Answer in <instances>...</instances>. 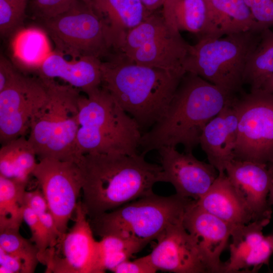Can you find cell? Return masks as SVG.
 <instances>
[{
    "label": "cell",
    "instance_id": "obj_1",
    "mask_svg": "<svg viewBox=\"0 0 273 273\" xmlns=\"http://www.w3.org/2000/svg\"><path fill=\"white\" fill-rule=\"evenodd\" d=\"M79 169L82 206L90 219L153 193L164 182L160 165L139 153H88L75 162Z\"/></svg>",
    "mask_w": 273,
    "mask_h": 273
},
{
    "label": "cell",
    "instance_id": "obj_2",
    "mask_svg": "<svg viewBox=\"0 0 273 273\" xmlns=\"http://www.w3.org/2000/svg\"><path fill=\"white\" fill-rule=\"evenodd\" d=\"M236 95L186 72L164 116L142 134L140 153L178 145L192 152L207 124Z\"/></svg>",
    "mask_w": 273,
    "mask_h": 273
},
{
    "label": "cell",
    "instance_id": "obj_3",
    "mask_svg": "<svg viewBox=\"0 0 273 273\" xmlns=\"http://www.w3.org/2000/svg\"><path fill=\"white\" fill-rule=\"evenodd\" d=\"M185 72L140 64L117 53L102 61L101 86L143 133L164 116Z\"/></svg>",
    "mask_w": 273,
    "mask_h": 273
},
{
    "label": "cell",
    "instance_id": "obj_4",
    "mask_svg": "<svg viewBox=\"0 0 273 273\" xmlns=\"http://www.w3.org/2000/svg\"><path fill=\"white\" fill-rule=\"evenodd\" d=\"M80 95L77 146L88 153H139L143 134L139 126L102 86Z\"/></svg>",
    "mask_w": 273,
    "mask_h": 273
},
{
    "label": "cell",
    "instance_id": "obj_5",
    "mask_svg": "<svg viewBox=\"0 0 273 273\" xmlns=\"http://www.w3.org/2000/svg\"><path fill=\"white\" fill-rule=\"evenodd\" d=\"M41 78L47 86L48 97L32 118L28 140L39 160L51 158L76 162L81 156L77 146L81 90L58 84L54 79Z\"/></svg>",
    "mask_w": 273,
    "mask_h": 273
},
{
    "label": "cell",
    "instance_id": "obj_6",
    "mask_svg": "<svg viewBox=\"0 0 273 273\" xmlns=\"http://www.w3.org/2000/svg\"><path fill=\"white\" fill-rule=\"evenodd\" d=\"M194 200L177 194L152 193L90 219L93 232L101 237L115 235L146 244L156 240L170 224L183 219Z\"/></svg>",
    "mask_w": 273,
    "mask_h": 273
},
{
    "label": "cell",
    "instance_id": "obj_7",
    "mask_svg": "<svg viewBox=\"0 0 273 273\" xmlns=\"http://www.w3.org/2000/svg\"><path fill=\"white\" fill-rule=\"evenodd\" d=\"M261 31L251 30L199 39L190 46L184 64L185 71L231 94L242 93L245 68Z\"/></svg>",
    "mask_w": 273,
    "mask_h": 273
},
{
    "label": "cell",
    "instance_id": "obj_8",
    "mask_svg": "<svg viewBox=\"0 0 273 273\" xmlns=\"http://www.w3.org/2000/svg\"><path fill=\"white\" fill-rule=\"evenodd\" d=\"M43 21L57 52L62 55L101 59L115 53L109 27L90 0H76L67 11Z\"/></svg>",
    "mask_w": 273,
    "mask_h": 273
},
{
    "label": "cell",
    "instance_id": "obj_9",
    "mask_svg": "<svg viewBox=\"0 0 273 273\" xmlns=\"http://www.w3.org/2000/svg\"><path fill=\"white\" fill-rule=\"evenodd\" d=\"M190 46L162 14L154 12L127 33L118 53L140 64L185 71Z\"/></svg>",
    "mask_w": 273,
    "mask_h": 273
},
{
    "label": "cell",
    "instance_id": "obj_10",
    "mask_svg": "<svg viewBox=\"0 0 273 273\" xmlns=\"http://www.w3.org/2000/svg\"><path fill=\"white\" fill-rule=\"evenodd\" d=\"M238 136L234 159L268 164L273 161V94L261 89L237 96Z\"/></svg>",
    "mask_w": 273,
    "mask_h": 273
},
{
    "label": "cell",
    "instance_id": "obj_11",
    "mask_svg": "<svg viewBox=\"0 0 273 273\" xmlns=\"http://www.w3.org/2000/svg\"><path fill=\"white\" fill-rule=\"evenodd\" d=\"M32 175L37 180L62 236L69 230L68 223L82 190L78 166L73 161L45 158L39 160Z\"/></svg>",
    "mask_w": 273,
    "mask_h": 273
},
{
    "label": "cell",
    "instance_id": "obj_12",
    "mask_svg": "<svg viewBox=\"0 0 273 273\" xmlns=\"http://www.w3.org/2000/svg\"><path fill=\"white\" fill-rule=\"evenodd\" d=\"M48 88L42 78L18 73L0 91V141L4 145L25 136L32 118L46 102Z\"/></svg>",
    "mask_w": 273,
    "mask_h": 273
},
{
    "label": "cell",
    "instance_id": "obj_13",
    "mask_svg": "<svg viewBox=\"0 0 273 273\" xmlns=\"http://www.w3.org/2000/svg\"><path fill=\"white\" fill-rule=\"evenodd\" d=\"M75 213L72 227L48 250L42 260L47 272L95 273L97 241L80 201Z\"/></svg>",
    "mask_w": 273,
    "mask_h": 273
},
{
    "label": "cell",
    "instance_id": "obj_14",
    "mask_svg": "<svg viewBox=\"0 0 273 273\" xmlns=\"http://www.w3.org/2000/svg\"><path fill=\"white\" fill-rule=\"evenodd\" d=\"M156 240V244L148 256L158 271L210 273L196 242L185 228L183 220L169 225Z\"/></svg>",
    "mask_w": 273,
    "mask_h": 273
},
{
    "label": "cell",
    "instance_id": "obj_15",
    "mask_svg": "<svg viewBox=\"0 0 273 273\" xmlns=\"http://www.w3.org/2000/svg\"><path fill=\"white\" fill-rule=\"evenodd\" d=\"M164 183H170L178 195L197 200L208 190L218 172L210 163L196 158L192 152L180 153L176 147L158 150Z\"/></svg>",
    "mask_w": 273,
    "mask_h": 273
},
{
    "label": "cell",
    "instance_id": "obj_16",
    "mask_svg": "<svg viewBox=\"0 0 273 273\" xmlns=\"http://www.w3.org/2000/svg\"><path fill=\"white\" fill-rule=\"evenodd\" d=\"M183 223L196 242L210 273H223L220 256L234 228L198 206L194 200L184 214Z\"/></svg>",
    "mask_w": 273,
    "mask_h": 273
},
{
    "label": "cell",
    "instance_id": "obj_17",
    "mask_svg": "<svg viewBox=\"0 0 273 273\" xmlns=\"http://www.w3.org/2000/svg\"><path fill=\"white\" fill-rule=\"evenodd\" d=\"M269 220H255L236 226L232 232L230 258L223 262V273L255 272L267 264L273 253V236L265 237L263 228Z\"/></svg>",
    "mask_w": 273,
    "mask_h": 273
},
{
    "label": "cell",
    "instance_id": "obj_18",
    "mask_svg": "<svg viewBox=\"0 0 273 273\" xmlns=\"http://www.w3.org/2000/svg\"><path fill=\"white\" fill-rule=\"evenodd\" d=\"M225 172L250 210L253 221L269 220L272 210L268 203L271 174L267 164L233 159Z\"/></svg>",
    "mask_w": 273,
    "mask_h": 273
},
{
    "label": "cell",
    "instance_id": "obj_19",
    "mask_svg": "<svg viewBox=\"0 0 273 273\" xmlns=\"http://www.w3.org/2000/svg\"><path fill=\"white\" fill-rule=\"evenodd\" d=\"M237 96L207 124L200 137L199 145L218 174L225 173L226 164L234 159L239 124Z\"/></svg>",
    "mask_w": 273,
    "mask_h": 273
},
{
    "label": "cell",
    "instance_id": "obj_20",
    "mask_svg": "<svg viewBox=\"0 0 273 273\" xmlns=\"http://www.w3.org/2000/svg\"><path fill=\"white\" fill-rule=\"evenodd\" d=\"M102 61L93 56H84L68 61L57 52L51 53L39 69V76L60 78L85 94L102 85Z\"/></svg>",
    "mask_w": 273,
    "mask_h": 273
},
{
    "label": "cell",
    "instance_id": "obj_21",
    "mask_svg": "<svg viewBox=\"0 0 273 273\" xmlns=\"http://www.w3.org/2000/svg\"><path fill=\"white\" fill-rule=\"evenodd\" d=\"M196 204L234 228L253 220L252 214L225 172L218 174Z\"/></svg>",
    "mask_w": 273,
    "mask_h": 273
},
{
    "label": "cell",
    "instance_id": "obj_22",
    "mask_svg": "<svg viewBox=\"0 0 273 273\" xmlns=\"http://www.w3.org/2000/svg\"><path fill=\"white\" fill-rule=\"evenodd\" d=\"M97 13L107 23L114 51L118 52L131 30L151 13L141 0H90Z\"/></svg>",
    "mask_w": 273,
    "mask_h": 273
},
{
    "label": "cell",
    "instance_id": "obj_23",
    "mask_svg": "<svg viewBox=\"0 0 273 273\" xmlns=\"http://www.w3.org/2000/svg\"><path fill=\"white\" fill-rule=\"evenodd\" d=\"M206 3L211 27L210 38L264 29L254 20L244 0H209Z\"/></svg>",
    "mask_w": 273,
    "mask_h": 273
},
{
    "label": "cell",
    "instance_id": "obj_24",
    "mask_svg": "<svg viewBox=\"0 0 273 273\" xmlns=\"http://www.w3.org/2000/svg\"><path fill=\"white\" fill-rule=\"evenodd\" d=\"M162 8L164 19L176 30L193 33L198 40L211 37L208 9L205 0H165Z\"/></svg>",
    "mask_w": 273,
    "mask_h": 273
},
{
    "label": "cell",
    "instance_id": "obj_25",
    "mask_svg": "<svg viewBox=\"0 0 273 273\" xmlns=\"http://www.w3.org/2000/svg\"><path fill=\"white\" fill-rule=\"evenodd\" d=\"M36 156L25 136L2 145L0 150V175L27 185L29 175L38 163Z\"/></svg>",
    "mask_w": 273,
    "mask_h": 273
},
{
    "label": "cell",
    "instance_id": "obj_26",
    "mask_svg": "<svg viewBox=\"0 0 273 273\" xmlns=\"http://www.w3.org/2000/svg\"><path fill=\"white\" fill-rule=\"evenodd\" d=\"M14 58L23 67L38 70L52 53L46 33L35 27L17 31L12 42Z\"/></svg>",
    "mask_w": 273,
    "mask_h": 273
},
{
    "label": "cell",
    "instance_id": "obj_27",
    "mask_svg": "<svg viewBox=\"0 0 273 273\" xmlns=\"http://www.w3.org/2000/svg\"><path fill=\"white\" fill-rule=\"evenodd\" d=\"M273 74V31L270 28L263 29L259 41L246 65L243 84L250 91L259 89Z\"/></svg>",
    "mask_w": 273,
    "mask_h": 273
},
{
    "label": "cell",
    "instance_id": "obj_28",
    "mask_svg": "<svg viewBox=\"0 0 273 273\" xmlns=\"http://www.w3.org/2000/svg\"><path fill=\"white\" fill-rule=\"evenodd\" d=\"M97 241V259L95 273L112 270L122 262L129 260L147 244L115 235H107Z\"/></svg>",
    "mask_w": 273,
    "mask_h": 273
},
{
    "label": "cell",
    "instance_id": "obj_29",
    "mask_svg": "<svg viewBox=\"0 0 273 273\" xmlns=\"http://www.w3.org/2000/svg\"><path fill=\"white\" fill-rule=\"evenodd\" d=\"M27 185L0 175V230L20 228Z\"/></svg>",
    "mask_w": 273,
    "mask_h": 273
},
{
    "label": "cell",
    "instance_id": "obj_30",
    "mask_svg": "<svg viewBox=\"0 0 273 273\" xmlns=\"http://www.w3.org/2000/svg\"><path fill=\"white\" fill-rule=\"evenodd\" d=\"M0 248L21 261L22 272H34L39 262L38 249L31 240L21 235L19 228L0 230Z\"/></svg>",
    "mask_w": 273,
    "mask_h": 273
},
{
    "label": "cell",
    "instance_id": "obj_31",
    "mask_svg": "<svg viewBox=\"0 0 273 273\" xmlns=\"http://www.w3.org/2000/svg\"><path fill=\"white\" fill-rule=\"evenodd\" d=\"M28 0H0V33L7 36L23 23Z\"/></svg>",
    "mask_w": 273,
    "mask_h": 273
},
{
    "label": "cell",
    "instance_id": "obj_32",
    "mask_svg": "<svg viewBox=\"0 0 273 273\" xmlns=\"http://www.w3.org/2000/svg\"><path fill=\"white\" fill-rule=\"evenodd\" d=\"M23 220L29 226L31 233V241L39 251V260L41 262L51 242L50 237L41 223L38 215L29 207L25 206L23 210Z\"/></svg>",
    "mask_w": 273,
    "mask_h": 273
},
{
    "label": "cell",
    "instance_id": "obj_33",
    "mask_svg": "<svg viewBox=\"0 0 273 273\" xmlns=\"http://www.w3.org/2000/svg\"><path fill=\"white\" fill-rule=\"evenodd\" d=\"M76 0H31L30 8L33 14L43 21L67 11Z\"/></svg>",
    "mask_w": 273,
    "mask_h": 273
},
{
    "label": "cell",
    "instance_id": "obj_34",
    "mask_svg": "<svg viewBox=\"0 0 273 273\" xmlns=\"http://www.w3.org/2000/svg\"><path fill=\"white\" fill-rule=\"evenodd\" d=\"M254 20L263 28L273 26V0H244Z\"/></svg>",
    "mask_w": 273,
    "mask_h": 273
},
{
    "label": "cell",
    "instance_id": "obj_35",
    "mask_svg": "<svg viewBox=\"0 0 273 273\" xmlns=\"http://www.w3.org/2000/svg\"><path fill=\"white\" fill-rule=\"evenodd\" d=\"M157 271L148 255L132 261L126 260L111 270L115 273H155Z\"/></svg>",
    "mask_w": 273,
    "mask_h": 273
},
{
    "label": "cell",
    "instance_id": "obj_36",
    "mask_svg": "<svg viewBox=\"0 0 273 273\" xmlns=\"http://www.w3.org/2000/svg\"><path fill=\"white\" fill-rule=\"evenodd\" d=\"M23 204L38 215L49 211L47 200L39 189L25 191L23 196Z\"/></svg>",
    "mask_w": 273,
    "mask_h": 273
},
{
    "label": "cell",
    "instance_id": "obj_37",
    "mask_svg": "<svg viewBox=\"0 0 273 273\" xmlns=\"http://www.w3.org/2000/svg\"><path fill=\"white\" fill-rule=\"evenodd\" d=\"M18 73L10 61L1 55L0 57V91L5 89Z\"/></svg>",
    "mask_w": 273,
    "mask_h": 273
},
{
    "label": "cell",
    "instance_id": "obj_38",
    "mask_svg": "<svg viewBox=\"0 0 273 273\" xmlns=\"http://www.w3.org/2000/svg\"><path fill=\"white\" fill-rule=\"evenodd\" d=\"M0 266L7 268L11 273L22 272L21 261L1 248H0Z\"/></svg>",
    "mask_w": 273,
    "mask_h": 273
},
{
    "label": "cell",
    "instance_id": "obj_39",
    "mask_svg": "<svg viewBox=\"0 0 273 273\" xmlns=\"http://www.w3.org/2000/svg\"><path fill=\"white\" fill-rule=\"evenodd\" d=\"M165 0H141L146 9L150 12H156L162 7Z\"/></svg>",
    "mask_w": 273,
    "mask_h": 273
},
{
    "label": "cell",
    "instance_id": "obj_40",
    "mask_svg": "<svg viewBox=\"0 0 273 273\" xmlns=\"http://www.w3.org/2000/svg\"><path fill=\"white\" fill-rule=\"evenodd\" d=\"M260 89L265 92L273 94V74L266 80Z\"/></svg>",
    "mask_w": 273,
    "mask_h": 273
},
{
    "label": "cell",
    "instance_id": "obj_41",
    "mask_svg": "<svg viewBox=\"0 0 273 273\" xmlns=\"http://www.w3.org/2000/svg\"><path fill=\"white\" fill-rule=\"evenodd\" d=\"M268 169L271 174V180L268 194V201L269 204L271 206L273 205V169Z\"/></svg>",
    "mask_w": 273,
    "mask_h": 273
},
{
    "label": "cell",
    "instance_id": "obj_42",
    "mask_svg": "<svg viewBox=\"0 0 273 273\" xmlns=\"http://www.w3.org/2000/svg\"><path fill=\"white\" fill-rule=\"evenodd\" d=\"M267 166L269 169H273V161L267 164Z\"/></svg>",
    "mask_w": 273,
    "mask_h": 273
},
{
    "label": "cell",
    "instance_id": "obj_43",
    "mask_svg": "<svg viewBox=\"0 0 273 273\" xmlns=\"http://www.w3.org/2000/svg\"><path fill=\"white\" fill-rule=\"evenodd\" d=\"M205 1H209V0H205Z\"/></svg>",
    "mask_w": 273,
    "mask_h": 273
}]
</instances>
